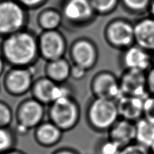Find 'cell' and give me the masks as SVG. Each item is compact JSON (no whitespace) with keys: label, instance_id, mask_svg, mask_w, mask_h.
<instances>
[{"label":"cell","instance_id":"obj_26","mask_svg":"<svg viewBox=\"0 0 154 154\" xmlns=\"http://www.w3.org/2000/svg\"><path fill=\"white\" fill-rule=\"evenodd\" d=\"M120 154H150L149 148L134 142L123 147Z\"/></svg>","mask_w":154,"mask_h":154},{"label":"cell","instance_id":"obj_21","mask_svg":"<svg viewBox=\"0 0 154 154\" xmlns=\"http://www.w3.org/2000/svg\"><path fill=\"white\" fill-rule=\"evenodd\" d=\"M15 138L8 128L0 127V154L14 149Z\"/></svg>","mask_w":154,"mask_h":154},{"label":"cell","instance_id":"obj_11","mask_svg":"<svg viewBox=\"0 0 154 154\" xmlns=\"http://www.w3.org/2000/svg\"><path fill=\"white\" fill-rule=\"evenodd\" d=\"M108 35L115 45L128 48L134 42V25L125 21H117L109 26Z\"/></svg>","mask_w":154,"mask_h":154},{"label":"cell","instance_id":"obj_16","mask_svg":"<svg viewBox=\"0 0 154 154\" xmlns=\"http://www.w3.org/2000/svg\"><path fill=\"white\" fill-rule=\"evenodd\" d=\"M135 142L149 148L154 143V122L143 117L135 122Z\"/></svg>","mask_w":154,"mask_h":154},{"label":"cell","instance_id":"obj_1","mask_svg":"<svg viewBox=\"0 0 154 154\" xmlns=\"http://www.w3.org/2000/svg\"><path fill=\"white\" fill-rule=\"evenodd\" d=\"M87 118L94 130L108 132L120 118L116 101L94 97L87 108Z\"/></svg>","mask_w":154,"mask_h":154},{"label":"cell","instance_id":"obj_24","mask_svg":"<svg viewBox=\"0 0 154 154\" xmlns=\"http://www.w3.org/2000/svg\"><path fill=\"white\" fill-rule=\"evenodd\" d=\"M123 2L128 9L139 12L149 8L152 0H123Z\"/></svg>","mask_w":154,"mask_h":154},{"label":"cell","instance_id":"obj_34","mask_svg":"<svg viewBox=\"0 0 154 154\" xmlns=\"http://www.w3.org/2000/svg\"><path fill=\"white\" fill-rule=\"evenodd\" d=\"M149 9L151 14H152V18H154V0H152V2H151L150 5L149 7Z\"/></svg>","mask_w":154,"mask_h":154},{"label":"cell","instance_id":"obj_23","mask_svg":"<svg viewBox=\"0 0 154 154\" xmlns=\"http://www.w3.org/2000/svg\"><path fill=\"white\" fill-rule=\"evenodd\" d=\"M122 148L108 138L99 147V154H120Z\"/></svg>","mask_w":154,"mask_h":154},{"label":"cell","instance_id":"obj_32","mask_svg":"<svg viewBox=\"0 0 154 154\" xmlns=\"http://www.w3.org/2000/svg\"><path fill=\"white\" fill-rule=\"evenodd\" d=\"M22 2L26 4H29V5H32V4H35L39 2L41 0H20Z\"/></svg>","mask_w":154,"mask_h":154},{"label":"cell","instance_id":"obj_35","mask_svg":"<svg viewBox=\"0 0 154 154\" xmlns=\"http://www.w3.org/2000/svg\"><path fill=\"white\" fill-rule=\"evenodd\" d=\"M149 149L150 154H154V143L149 148Z\"/></svg>","mask_w":154,"mask_h":154},{"label":"cell","instance_id":"obj_25","mask_svg":"<svg viewBox=\"0 0 154 154\" xmlns=\"http://www.w3.org/2000/svg\"><path fill=\"white\" fill-rule=\"evenodd\" d=\"M143 117L154 122V95H149L145 98Z\"/></svg>","mask_w":154,"mask_h":154},{"label":"cell","instance_id":"obj_13","mask_svg":"<svg viewBox=\"0 0 154 154\" xmlns=\"http://www.w3.org/2000/svg\"><path fill=\"white\" fill-rule=\"evenodd\" d=\"M134 42L145 50L154 51V18L139 20L134 25Z\"/></svg>","mask_w":154,"mask_h":154},{"label":"cell","instance_id":"obj_31","mask_svg":"<svg viewBox=\"0 0 154 154\" xmlns=\"http://www.w3.org/2000/svg\"><path fill=\"white\" fill-rule=\"evenodd\" d=\"M52 154H79L76 151L68 149V148H63V149H60L54 152Z\"/></svg>","mask_w":154,"mask_h":154},{"label":"cell","instance_id":"obj_17","mask_svg":"<svg viewBox=\"0 0 154 154\" xmlns=\"http://www.w3.org/2000/svg\"><path fill=\"white\" fill-rule=\"evenodd\" d=\"M41 46L44 55L51 59H56L58 57L63 50L62 38L55 32H49L44 35Z\"/></svg>","mask_w":154,"mask_h":154},{"label":"cell","instance_id":"obj_2","mask_svg":"<svg viewBox=\"0 0 154 154\" xmlns=\"http://www.w3.org/2000/svg\"><path fill=\"white\" fill-rule=\"evenodd\" d=\"M49 121L56 125L63 132L75 128L79 122L81 109L73 97L59 99L49 105Z\"/></svg>","mask_w":154,"mask_h":154},{"label":"cell","instance_id":"obj_5","mask_svg":"<svg viewBox=\"0 0 154 154\" xmlns=\"http://www.w3.org/2000/svg\"><path fill=\"white\" fill-rule=\"evenodd\" d=\"M122 95L145 99L149 95L146 72L126 70L119 80Z\"/></svg>","mask_w":154,"mask_h":154},{"label":"cell","instance_id":"obj_3","mask_svg":"<svg viewBox=\"0 0 154 154\" xmlns=\"http://www.w3.org/2000/svg\"><path fill=\"white\" fill-rule=\"evenodd\" d=\"M36 50L32 38L27 34L14 35L6 41L5 55L11 62L18 64H24L32 59Z\"/></svg>","mask_w":154,"mask_h":154},{"label":"cell","instance_id":"obj_14","mask_svg":"<svg viewBox=\"0 0 154 154\" xmlns=\"http://www.w3.org/2000/svg\"><path fill=\"white\" fill-rule=\"evenodd\" d=\"M32 87V78L25 70H16L8 75L5 81L7 91L13 96L25 94Z\"/></svg>","mask_w":154,"mask_h":154},{"label":"cell","instance_id":"obj_20","mask_svg":"<svg viewBox=\"0 0 154 154\" xmlns=\"http://www.w3.org/2000/svg\"><path fill=\"white\" fill-rule=\"evenodd\" d=\"M48 72L51 80L56 82H60L68 79L70 75V69L66 62L56 60L49 66Z\"/></svg>","mask_w":154,"mask_h":154},{"label":"cell","instance_id":"obj_6","mask_svg":"<svg viewBox=\"0 0 154 154\" xmlns=\"http://www.w3.org/2000/svg\"><path fill=\"white\" fill-rule=\"evenodd\" d=\"M95 98L116 101L121 95L119 80L109 73H103L97 76L92 85Z\"/></svg>","mask_w":154,"mask_h":154},{"label":"cell","instance_id":"obj_4","mask_svg":"<svg viewBox=\"0 0 154 154\" xmlns=\"http://www.w3.org/2000/svg\"><path fill=\"white\" fill-rule=\"evenodd\" d=\"M45 105L35 98L24 100L18 107L16 118L19 130L22 133L35 129L43 122Z\"/></svg>","mask_w":154,"mask_h":154},{"label":"cell","instance_id":"obj_33","mask_svg":"<svg viewBox=\"0 0 154 154\" xmlns=\"http://www.w3.org/2000/svg\"><path fill=\"white\" fill-rule=\"evenodd\" d=\"M2 154H26L25 153H24L23 152H21V151H19V150H16V149H12L9 151V152H5L4 153H2Z\"/></svg>","mask_w":154,"mask_h":154},{"label":"cell","instance_id":"obj_36","mask_svg":"<svg viewBox=\"0 0 154 154\" xmlns=\"http://www.w3.org/2000/svg\"><path fill=\"white\" fill-rule=\"evenodd\" d=\"M2 68H3V65H2V62L1 61V60H0V74L2 73Z\"/></svg>","mask_w":154,"mask_h":154},{"label":"cell","instance_id":"obj_15","mask_svg":"<svg viewBox=\"0 0 154 154\" xmlns=\"http://www.w3.org/2000/svg\"><path fill=\"white\" fill-rule=\"evenodd\" d=\"M60 85L50 79H41L32 88L33 98L44 105H50L60 97Z\"/></svg>","mask_w":154,"mask_h":154},{"label":"cell","instance_id":"obj_9","mask_svg":"<svg viewBox=\"0 0 154 154\" xmlns=\"http://www.w3.org/2000/svg\"><path fill=\"white\" fill-rule=\"evenodd\" d=\"M144 100L122 95L116 101L120 118L136 122L143 116Z\"/></svg>","mask_w":154,"mask_h":154},{"label":"cell","instance_id":"obj_19","mask_svg":"<svg viewBox=\"0 0 154 154\" xmlns=\"http://www.w3.org/2000/svg\"><path fill=\"white\" fill-rule=\"evenodd\" d=\"M75 59L79 66L83 68L89 67L94 60V51L89 43L85 41L79 42L74 50Z\"/></svg>","mask_w":154,"mask_h":154},{"label":"cell","instance_id":"obj_28","mask_svg":"<svg viewBox=\"0 0 154 154\" xmlns=\"http://www.w3.org/2000/svg\"><path fill=\"white\" fill-rule=\"evenodd\" d=\"M117 0H93V4L97 9L107 11L113 8L116 4Z\"/></svg>","mask_w":154,"mask_h":154},{"label":"cell","instance_id":"obj_10","mask_svg":"<svg viewBox=\"0 0 154 154\" xmlns=\"http://www.w3.org/2000/svg\"><path fill=\"white\" fill-rule=\"evenodd\" d=\"M23 22V14L20 8L14 3L0 4V32L15 31Z\"/></svg>","mask_w":154,"mask_h":154},{"label":"cell","instance_id":"obj_29","mask_svg":"<svg viewBox=\"0 0 154 154\" xmlns=\"http://www.w3.org/2000/svg\"><path fill=\"white\" fill-rule=\"evenodd\" d=\"M147 89L149 95H154V66L146 72Z\"/></svg>","mask_w":154,"mask_h":154},{"label":"cell","instance_id":"obj_7","mask_svg":"<svg viewBox=\"0 0 154 154\" xmlns=\"http://www.w3.org/2000/svg\"><path fill=\"white\" fill-rule=\"evenodd\" d=\"M123 63L126 70L147 72L152 68V59L149 51L135 45L126 48Z\"/></svg>","mask_w":154,"mask_h":154},{"label":"cell","instance_id":"obj_30","mask_svg":"<svg viewBox=\"0 0 154 154\" xmlns=\"http://www.w3.org/2000/svg\"><path fill=\"white\" fill-rule=\"evenodd\" d=\"M84 74H85V69L79 66L74 68L72 70V75L76 79H81L82 77L83 76Z\"/></svg>","mask_w":154,"mask_h":154},{"label":"cell","instance_id":"obj_27","mask_svg":"<svg viewBox=\"0 0 154 154\" xmlns=\"http://www.w3.org/2000/svg\"><path fill=\"white\" fill-rule=\"evenodd\" d=\"M59 23L60 17L56 13L45 14L42 18L43 25L47 29H54L58 25Z\"/></svg>","mask_w":154,"mask_h":154},{"label":"cell","instance_id":"obj_18","mask_svg":"<svg viewBox=\"0 0 154 154\" xmlns=\"http://www.w3.org/2000/svg\"><path fill=\"white\" fill-rule=\"evenodd\" d=\"M91 13V7L87 0H71L65 8V14L72 20L87 18Z\"/></svg>","mask_w":154,"mask_h":154},{"label":"cell","instance_id":"obj_8","mask_svg":"<svg viewBox=\"0 0 154 154\" xmlns=\"http://www.w3.org/2000/svg\"><path fill=\"white\" fill-rule=\"evenodd\" d=\"M108 133V138L122 149L135 142V122L119 118Z\"/></svg>","mask_w":154,"mask_h":154},{"label":"cell","instance_id":"obj_22","mask_svg":"<svg viewBox=\"0 0 154 154\" xmlns=\"http://www.w3.org/2000/svg\"><path fill=\"white\" fill-rule=\"evenodd\" d=\"M13 112L10 107L0 101V127L8 128L13 121Z\"/></svg>","mask_w":154,"mask_h":154},{"label":"cell","instance_id":"obj_12","mask_svg":"<svg viewBox=\"0 0 154 154\" xmlns=\"http://www.w3.org/2000/svg\"><path fill=\"white\" fill-rule=\"evenodd\" d=\"M63 132L51 121L43 122L35 129V139L41 146L51 147L61 141Z\"/></svg>","mask_w":154,"mask_h":154}]
</instances>
